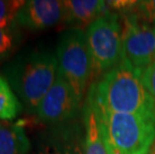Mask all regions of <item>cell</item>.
I'll list each match as a JSON object with an SVG mask.
<instances>
[{"label": "cell", "instance_id": "1", "mask_svg": "<svg viewBox=\"0 0 155 154\" xmlns=\"http://www.w3.org/2000/svg\"><path fill=\"white\" fill-rule=\"evenodd\" d=\"M141 71L123 57L91 85L89 92L97 106L111 112H155V101L141 81Z\"/></svg>", "mask_w": 155, "mask_h": 154}, {"label": "cell", "instance_id": "2", "mask_svg": "<svg viewBox=\"0 0 155 154\" xmlns=\"http://www.w3.org/2000/svg\"><path fill=\"white\" fill-rule=\"evenodd\" d=\"M58 73L56 55L47 50H27L19 53L3 67L6 78L22 105L36 113L39 104Z\"/></svg>", "mask_w": 155, "mask_h": 154}, {"label": "cell", "instance_id": "3", "mask_svg": "<svg viewBox=\"0 0 155 154\" xmlns=\"http://www.w3.org/2000/svg\"><path fill=\"white\" fill-rule=\"evenodd\" d=\"M96 108L108 154L148 153L155 142V112L116 113L97 104Z\"/></svg>", "mask_w": 155, "mask_h": 154}, {"label": "cell", "instance_id": "4", "mask_svg": "<svg viewBox=\"0 0 155 154\" xmlns=\"http://www.w3.org/2000/svg\"><path fill=\"white\" fill-rule=\"evenodd\" d=\"M58 73L73 89L83 105V97L93 73V63L86 34L81 29H67L61 34L56 48Z\"/></svg>", "mask_w": 155, "mask_h": 154}, {"label": "cell", "instance_id": "5", "mask_svg": "<svg viewBox=\"0 0 155 154\" xmlns=\"http://www.w3.org/2000/svg\"><path fill=\"white\" fill-rule=\"evenodd\" d=\"M87 44L93 63V72L106 73L123 58L120 16L106 11L86 28Z\"/></svg>", "mask_w": 155, "mask_h": 154}, {"label": "cell", "instance_id": "6", "mask_svg": "<svg viewBox=\"0 0 155 154\" xmlns=\"http://www.w3.org/2000/svg\"><path fill=\"white\" fill-rule=\"evenodd\" d=\"M122 46L125 59L143 70L155 62V27L134 12L123 14Z\"/></svg>", "mask_w": 155, "mask_h": 154}, {"label": "cell", "instance_id": "7", "mask_svg": "<svg viewBox=\"0 0 155 154\" xmlns=\"http://www.w3.org/2000/svg\"><path fill=\"white\" fill-rule=\"evenodd\" d=\"M82 107L71 86L57 73L53 85L39 104L36 114L45 123L59 125L77 118Z\"/></svg>", "mask_w": 155, "mask_h": 154}, {"label": "cell", "instance_id": "8", "mask_svg": "<svg viewBox=\"0 0 155 154\" xmlns=\"http://www.w3.org/2000/svg\"><path fill=\"white\" fill-rule=\"evenodd\" d=\"M63 5L58 0H29L17 15V23L32 31L52 27L62 20Z\"/></svg>", "mask_w": 155, "mask_h": 154}, {"label": "cell", "instance_id": "9", "mask_svg": "<svg viewBox=\"0 0 155 154\" xmlns=\"http://www.w3.org/2000/svg\"><path fill=\"white\" fill-rule=\"evenodd\" d=\"M49 132L36 154H85L84 132L76 123L59 124Z\"/></svg>", "mask_w": 155, "mask_h": 154}, {"label": "cell", "instance_id": "10", "mask_svg": "<svg viewBox=\"0 0 155 154\" xmlns=\"http://www.w3.org/2000/svg\"><path fill=\"white\" fill-rule=\"evenodd\" d=\"M62 22L68 29L87 28L107 10L106 1L99 0H64Z\"/></svg>", "mask_w": 155, "mask_h": 154}, {"label": "cell", "instance_id": "11", "mask_svg": "<svg viewBox=\"0 0 155 154\" xmlns=\"http://www.w3.org/2000/svg\"><path fill=\"white\" fill-rule=\"evenodd\" d=\"M82 113L85 154H108L102 136L100 118L97 112L96 104L89 91L82 107Z\"/></svg>", "mask_w": 155, "mask_h": 154}, {"label": "cell", "instance_id": "12", "mask_svg": "<svg viewBox=\"0 0 155 154\" xmlns=\"http://www.w3.org/2000/svg\"><path fill=\"white\" fill-rule=\"evenodd\" d=\"M31 144L20 125L0 122V154H29Z\"/></svg>", "mask_w": 155, "mask_h": 154}, {"label": "cell", "instance_id": "13", "mask_svg": "<svg viewBox=\"0 0 155 154\" xmlns=\"http://www.w3.org/2000/svg\"><path fill=\"white\" fill-rule=\"evenodd\" d=\"M23 108L19 98L3 75H0V120L14 119Z\"/></svg>", "mask_w": 155, "mask_h": 154}, {"label": "cell", "instance_id": "14", "mask_svg": "<svg viewBox=\"0 0 155 154\" xmlns=\"http://www.w3.org/2000/svg\"><path fill=\"white\" fill-rule=\"evenodd\" d=\"M25 1L21 0H0V28L11 29L14 26L17 15Z\"/></svg>", "mask_w": 155, "mask_h": 154}, {"label": "cell", "instance_id": "15", "mask_svg": "<svg viewBox=\"0 0 155 154\" xmlns=\"http://www.w3.org/2000/svg\"><path fill=\"white\" fill-rule=\"evenodd\" d=\"M132 12L136 13L142 20L155 27V0L137 1Z\"/></svg>", "mask_w": 155, "mask_h": 154}, {"label": "cell", "instance_id": "16", "mask_svg": "<svg viewBox=\"0 0 155 154\" xmlns=\"http://www.w3.org/2000/svg\"><path fill=\"white\" fill-rule=\"evenodd\" d=\"M12 29H1L0 28V62L4 60L10 55L14 48V33Z\"/></svg>", "mask_w": 155, "mask_h": 154}, {"label": "cell", "instance_id": "17", "mask_svg": "<svg viewBox=\"0 0 155 154\" xmlns=\"http://www.w3.org/2000/svg\"><path fill=\"white\" fill-rule=\"evenodd\" d=\"M141 81L155 101V62L141 71Z\"/></svg>", "mask_w": 155, "mask_h": 154}, {"label": "cell", "instance_id": "18", "mask_svg": "<svg viewBox=\"0 0 155 154\" xmlns=\"http://www.w3.org/2000/svg\"><path fill=\"white\" fill-rule=\"evenodd\" d=\"M108 7H111L114 10L119 12H123L124 14L129 12H132L137 4V1L134 0H113V1H106Z\"/></svg>", "mask_w": 155, "mask_h": 154}, {"label": "cell", "instance_id": "19", "mask_svg": "<svg viewBox=\"0 0 155 154\" xmlns=\"http://www.w3.org/2000/svg\"><path fill=\"white\" fill-rule=\"evenodd\" d=\"M147 154H155V142H154V144L152 145V147L150 148L149 151H148Z\"/></svg>", "mask_w": 155, "mask_h": 154}]
</instances>
